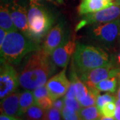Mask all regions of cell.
<instances>
[{
	"label": "cell",
	"instance_id": "6da1fadb",
	"mask_svg": "<svg viewBox=\"0 0 120 120\" xmlns=\"http://www.w3.org/2000/svg\"><path fill=\"white\" fill-rule=\"evenodd\" d=\"M56 67L49 56L41 48L32 52L27 57L18 75L19 85L25 90L31 91L44 86L49 77L55 72Z\"/></svg>",
	"mask_w": 120,
	"mask_h": 120
},
{
	"label": "cell",
	"instance_id": "7a4b0ae2",
	"mask_svg": "<svg viewBox=\"0 0 120 120\" xmlns=\"http://www.w3.org/2000/svg\"><path fill=\"white\" fill-rule=\"evenodd\" d=\"M41 48L39 43L31 40L22 32L19 31H9L0 46L1 61L19 65L25 56Z\"/></svg>",
	"mask_w": 120,
	"mask_h": 120
},
{
	"label": "cell",
	"instance_id": "3957f363",
	"mask_svg": "<svg viewBox=\"0 0 120 120\" xmlns=\"http://www.w3.org/2000/svg\"><path fill=\"white\" fill-rule=\"evenodd\" d=\"M110 59L109 53L101 47L78 43L73 54V63L79 75L108 64Z\"/></svg>",
	"mask_w": 120,
	"mask_h": 120
},
{
	"label": "cell",
	"instance_id": "277c9868",
	"mask_svg": "<svg viewBox=\"0 0 120 120\" xmlns=\"http://www.w3.org/2000/svg\"><path fill=\"white\" fill-rule=\"evenodd\" d=\"M27 17L30 39L39 44L51 30L54 17L38 0H30Z\"/></svg>",
	"mask_w": 120,
	"mask_h": 120
},
{
	"label": "cell",
	"instance_id": "5b68a950",
	"mask_svg": "<svg viewBox=\"0 0 120 120\" xmlns=\"http://www.w3.org/2000/svg\"><path fill=\"white\" fill-rule=\"evenodd\" d=\"M120 32V18L105 23L90 26L87 35L100 47L111 49L118 43Z\"/></svg>",
	"mask_w": 120,
	"mask_h": 120
},
{
	"label": "cell",
	"instance_id": "8992f818",
	"mask_svg": "<svg viewBox=\"0 0 120 120\" xmlns=\"http://www.w3.org/2000/svg\"><path fill=\"white\" fill-rule=\"evenodd\" d=\"M120 18V6L116 3L112 6L95 13L83 15L82 20L75 26V31L82 30L86 26L105 23Z\"/></svg>",
	"mask_w": 120,
	"mask_h": 120
},
{
	"label": "cell",
	"instance_id": "52a82bcc",
	"mask_svg": "<svg viewBox=\"0 0 120 120\" xmlns=\"http://www.w3.org/2000/svg\"><path fill=\"white\" fill-rule=\"evenodd\" d=\"M12 64L6 61H1L0 69V98L15 91L19 84V76Z\"/></svg>",
	"mask_w": 120,
	"mask_h": 120
},
{
	"label": "cell",
	"instance_id": "ba28073f",
	"mask_svg": "<svg viewBox=\"0 0 120 120\" xmlns=\"http://www.w3.org/2000/svg\"><path fill=\"white\" fill-rule=\"evenodd\" d=\"M120 68H115L109 62L108 64L93 69L89 71L79 75L89 89H95V86L105 79L117 76Z\"/></svg>",
	"mask_w": 120,
	"mask_h": 120
},
{
	"label": "cell",
	"instance_id": "9c48e42d",
	"mask_svg": "<svg viewBox=\"0 0 120 120\" xmlns=\"http://www.w3.org/2000/svg\"><path fill=\"white\" fill-rule=\"evenodd\" d=\"M69 39L64 23L60 22L53 27L44 39L41 49L48 56Z\"/></svg>",
	"mask_w": 120,
	"mask_h": 120
},
{
	"label": "cell",
	"instance_id": "30bf717a",
	"mask_svg": "<svg viewBox=\"0 0 120 120\" xmlns=\"http://www.w3.org/2000/svg\"><path fill=\"white\" fill-rule=\"evenodd\" d=\"M76 47L77 43L73 36L52 52L49 56L52 63L58 68L67 67L70 57L75 52Z\"/></svg>",
	"mask_w": 120,
	"mask_h": 120
},
{
	"label": "cell",
	"instance_id": "8fae6325",
	"mask_svg": "<svg viewBox=\"0 0 120 120\" xmlns=\"http://www.w3.org/2000/svg\"><path fill=\"white\" fill-rule=\"evenodd\" d=\"M71 82L66 76V67L48 79L45 86L49 91V96L53 99L64 97L67 93Z\"/></svg>",
	"mask_w": 120,
	"mask_h": 120
},
{
	"label": "cell",
	"instance_id": "7c38bea8",
	"mask_svg": "<svg viewBox=\"0 0 120 120\" xmlns=\"http://www.w3.org/2000/svg\"><path fill=\"white\" fill-rule=\"evenodd\" d=\"M9 10L13 23L17 30L30 39L27 11L26 7L16 1H13L11 4L9 5Z\"/></svg>",
	"mask_w": 120,
	"mask_h": 120
},
{
	"label": "cell",
	"instance_id": "4fadbf2b",
	"mask_svg": "<svg viewBox=\"0 0 120 120\" xmlns=\"http://www.w3.org/2000/svg\"><path fill=\"white\" fill-rule=\"evenodd\" d=\"M20 94L18 91H14L2 99L1 101V113L17 117L22 116L19 105Z\"/></svg>",
	"mask_w": 120,
	"mask_h": 120
},
{
	"label": "cell",
	"instance_id": "5bb4252c",
	"mask_svg": "<svg viewBox=\"0 0 120 120\" xmlns=\"http://www.w3.org/2000/svg\"><path fill=\"white\" fill-rule=\"evenodd\" d=\"M113 4L114 3L109 0H82L78 7V12L83 15L101 11Z\"/></svg>",
	"mask_w": 120,
	"mask_h": 120
},
{
	"label": "cell",
	"instance_id": "9a60e30c",
	"mask_svg": "<svg viewBox=\"0 0 120 120\" xmlns=\"http://www.w3.org/2000/svg\"><path fill=\"white\" fill-rule=\"evenodd\" d=\"M0 28L6 31H19L14 25L13 19L11 16L9 5H1L0 9Z\"/></svg>",
	"mask_w": 120,
	"mask_h": 120
},
{
	"label": "cell",
	"instance_id": "2e32d148",
	"mask_svg": "<svg viewBox=\"0 0 120 120\" xmlns=\"http://www.w3.org/2000/svg\"><path fill=\"white\" fill-rule=\"evenodd\" d=\"M118 80L119 79L117 76L107 78L98 83L95 86V87L99 91L113 94L117 91Z\"/></svg>",
	"mask_w": 120,
	"mask_h": 120
},
{
	"label": "cell",
	"instance_id": "e0dca14e",
	"mask_svg": "<svg viewBox=\"0 0 120 120\" xmlns=\"http://www.w3.org/2000/svg\"><path fill=\"white\" fill-rule=\"evenodd\" d=\"M35 104V99L33 94V91L26 90L20 94L19 105L22 116L26 113L27 109L32 105Z\"/></svg>",
	"mask_w": 120,
	"mask_h": 120
},
{
	"label": "cell",
	"instance_id": "ac0fdd59",
	"mask_svg": "<svg viewBox=\"0 0 120 120\" xmlns=\"http://www.w3.org/2000/svg\"><path fill=\"white\" fill-rule=\"evenodd\" d=\"M45 111L37 104L30 107L22 116L24 120H45Z\"/></svg>",
	"mask_w": 120,
	"mask_h": 120
},
{
	"label": "cell",
	"instance_id": "d6986e66",
	"mask_svg": "<svg viewBox=\"0 0 120 120\" xmlns=\"http://www.w3.org/2000/svg\"><path fill=\"white\" fill-rule=\"evenodd\" d=\"M79 114L82 120H99L101 114L96 105L82 107L79 112Z\"/></svg>",
	"mask_w": 120,
	"mask_h": 120
},
{
	"label": "cell",
	"instance_id": "ffe728a7",
	"mask_svg": "<svg viewBox=\"0 0 120 120\" xmlns=\"http://www.w3.org/2000/svg\"><path fill=\"white\" fill-rule=\"evenodd\" d=\"M116 99H117L116 96L110 94H108V93L102 95L99 94L97 97L95 105L98 107L99 110H100V109L103 107L105 103L108 102H112V101L116 102Z\"/></svg>",
	"mask_w": 120,
	"mask_h": 120
},
{
	"label": "cell",
	"instance_id": "44dd1931",
	"mask_svg": "<svg viewBox=\"0 0 120 120\" xmlns=\"http://www.w3.org/2000/svg\"><path fill=\"white\" fill-rule=\"evenodd\" d=\"M61 113L64 120H82L79 112L65 105L61 111Z\"/></svg>",
	"mask_w": 120,
	"mask_h": 120
},
{
	"label": "cell",
	"instance_id": "7402d4cb",
	"mask_svg": "<svg viewBox=\"0 0 120 120\" xmlns=\"http://www.w3.org/2000/svg\"><path fill=\"white\" fill-rule=\"evenodd\" d=\"M116 102L112 101L105 103L99 110L101 116L105 117H114L116 113Z\"/></svg>",
	"mask_w": 120,
	"mask_h": 120
},
{
	"label": "cell",
	"instance_id": "603a6c76",
	"mask_svg": "<svg viewBox=\"0 0 120 120\" xmlns=\"http://www.w3.org/2000/svg\"><path fill=\"white\" fill-rule=\"evenodd\" d=\"M45 120H64V118L61 111L52 107L45 111Z\"/></svg>",
	"mask_w": 120,
	"mask_h": 120
},
{
	"label": "cell",
	"instance_id": "cb8c5ba5",
	"mask_svg": "<svg viewBox=\"0 0 120 120\" xmlns=\"http://www.w3.org/2000/svg\"><path fill=\"white\" fill-rule=\"evenodd\" d=\"M53 100L49 96L43 97L37 99L35 101V104H37L40 107H41L45 111H47L53 107Z\"/></svg>",
	"mask_w": 120,
	"mask_h": 120
},
{
	"label": "cell",
	"instance_id": "d4e9b609",
	"mask_svg": "<svg viewBox=\"0 0 120 120\" xmlns=\"http://www.w3.org/2000/svg\"><path fill=\"white\" fill-rule=\"evenodd\" d=\"M65 105L79 112L82 109V105L76 98H64Z\"/></svg>",
	"mask_w": 120,
	"mask_h": 120
},
{
	"label": "cell",
	"instance_id": "484cf974",
	"mask_svg": "<svg viewBox=\"0 0 120 120\" xmlns=\"http://www.w3.org/2000/svg\"><path fill=\"white\" fill-rule=\"evenodd\" d=\"M33 94L34 95V98L35 99V101L37 99L43 98V97H46L49 96V91L47 90L46 86H42L37 87L36 89L33 90Z\"/></svg>",
	"mask_w": 120,
	"mask_h": 120
},
{
	"label": "cell",
	"instance_id": "4316f807",
	"mask_svg": "<svg viewBox=\"0 0 120 120\" xmlns=\"http://www.w3.org/2000/svg\"><path fill=\"white\" fill-rule=\"evenodd\" d=\"M110 63L115 68H120V49L110 56Z\"/></svg>",
	"mask_w": 120,
	"mask_h": 120
},
{
	"label": "cell",
	"instance_id": "83f0119b",
	"mask_svg": "<svg viewBox=\"0 0 120 120\" xmlns=\"http://www.w3.org/2000/svg\"><path fill=\"white\" fill-rule=\"evenodd\" d=\"M64 98H76V91H75V86H74L73 82H71L70 86L69 87L67 93L64 95Z\"/></svg>",
	"mask_w": 120,
	"mask_h": 120
},
{
	"label": "cell",
	"instance_id": "f1b7e54d",
	"mask_svg": "<svg viewBox=\"0 0 120 120\" xmlns=\"http://www.w3.org/2000/svg\"><path fill=\"white\" fill-rule=\"evenodd\" d=\"M53 107H55L56 109H59L60 111H62L64 107H65V101L64 98H60L53 100Z\"/></svg>",
	"mask_w": 120,
	"mask_h": 120
},
{
	"label": "cell",
	"instance_id": "f546056e",
	"mask_svg": "<svg viewBox=\"0 0 120 120\" xmlns=\"http://www.w3.org/2000/svg\"><path fill=\"white\" fill-rule=\"evenodd\" d=\"M116 113H115V119L116 120H120V99H116Z\"/></svg>",
	"mask_w": 120,
	"mask_h": 120
},
{
	"label": "cell",
	"instance_id": "4dcf8cb0",
	"mask_svg": "<svg viewBox=\"0 0 120 120\" xmlns=\"http://www.w3.org/2000/svg\"><path fill=\"white\" fill-rule=\"evenodd\" d=\"M0 120H20V119L17 117L8 116V115H5V114L1 113Z\"/></svg>",
	"mask_w": 120,
	"mask_h": 120
},
{
	"label": "cell",
	"instance_id": "1f68e13d",
	"mask_svg": "<svg viewBox=\"0 0 120 120\" xmlns=\"http://www.w3.org/2000/svg\"><path fill=\"white\" fill-rule=\"evenodd\" d=\"M8 31H6L4 29H0V46L2 45V43L4 41L5 38L6 37V35L8 34Z\"/></svg>",
	"mask_w": 120,
	"mask_h": 120
},
{
	"label": "cell",
	"instance_id": "d6a6232c",
	"mask_svg": "<svg viewBox=\"0 0 120 120\" xmlns=\"http://www.w3.org/2000/svg\"><path fill=\"white\" fill-rule=\"evenodd\" d=\"M99 120H116L114 117H105V116H101Z\"/></svg>",
	"mask_w": 120,
	"mask_h": 120
},
{
	"label": "cell",
	"instance_id": "836d02e7",
	"mask_svg": "<svg viewBox=\"0 0 120 120\" xmlns=\"http://www.w3.org/2000/svg\"><path fill=\"white\" fill-rule=\"evenodd\" d=\"M116 98L117 99H120V85H119V87L117 89V94H116Z\"/></svg>",
	"mask_w": 120,
	"mask_h": 120
},
{
	"label": "cell",
	"instance_id": "e575fe53",
	"mask_svg": "<svg viewBox=\"0 0 120 120\" xmlns=\"http://www.w3.org/2000/svg\"><path fill=\"white\" fill-rule=\"evenodd\" d=\"M116 4L117 5H120V0H116Z\"/></svg>",
	"mask_w": 120,
	"mask_h": 120
},
{
	"label": "cell",
	"instance_id": "d590c367",
	"mask_svg": "<svg viewBox=\"0 0 120 120\" xmlns=\"http://www.w3.org/2000/svg\"><path fill=\"white\" fill-rule=\"evenodd\" d=\"M117 77H118V79H119V82H120V73H118V75H117Z\"/></svg>",
	"mask_w": 120,
	"mask_h": 120
},
{
	"label": "cell",
	"instance_id": "8d00e7d4",
	"mask_svg": "<svg viewBox=\"0 0 120 120\" xmlns=\"http://www.w3.org/2000/svg\"><path fill=\"white\" fill-rule=\"evenodd\" d=\"M118 44H119V45H120V36H119V39H118Z\"/></svg>",
	"mask_w": 120,
	"mask_h": 120
},
{
	"label": "cell",
	"instance_id": "74e56055",
	"mask_svg": "<svg viewBox=\"0 0 120 120\" xmlns=\"http://www.w3.org/2000/svg\"><path fill=\"white\" fill-rule=\"evenodd\" d=\"M56 1H58L59 3H62V2H63V1H62V0H56Z\"/></svg>",
	"mask_w": 120,
	"mask_h": 120
},
{
	"label": "cell",
	"instance_id": "f35d334b",
	"mask_svg": "<svg viewBox=\"0 0 120 120\" xmlns=\"http://www.w3.org/2000/svg\"><path fill=\"white\" fill-rule=\"evenodd\" d=\"M20 120H22V119H20Z\"/></svg>",
	"mask_w": 120,
	"mask_h": 120
},
{
	"label": "cell",
	"instance_id": "ab89813d",
	"mask_svg": "<svg viewBox=\"0 0 120 120\" xmlns=\"http://www.w3.org/2000/svg\"><path fill=\"white\" fill-rule=\"evenodd\" d=\"M109 1H112V0H109Z\"/></svg>",
	"mask_w": 120,
	"mask_h": 120
},
{
	"label": "cell",
	"instance_id": "60d3db41",
	"mask_svg": "<svg viewBox=\"0 0 120 120\" xmlns=\"http://www.w3.org/2000/svg\"></svg>",
	"mask_w": 120,
	"mask_h": 120
}]
</instances>
